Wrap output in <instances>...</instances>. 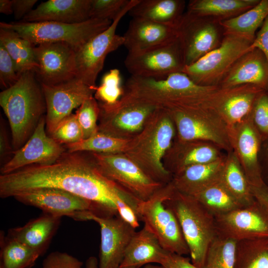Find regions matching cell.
Segmentation results:
<instances>
[{"mask_svg": "<svg viewBox=\"0 0 268 268\" xmlns=\"http://www.w3.org/2000/svg\"><path fill=\"white\" fill-rule=\"evenodd\" d=\"M82 153L66 150L52 164L33 165L0 175V197H14L40 188L58 189L90 201L103 215H118L114 201L126 193L102 174L91 155Z\"/></svg>", "mask_w": 268, "mask_h": 268, "instance_id": "obj_1", "label": "cell"}, {"mask_svg": "<svg viewBox=\"0 0 268 268\" xmlns=\"http://www.w3.org/2000/svg\"><path fill=\"white\" fill-rule=\"evenodd\" d=\"M220 87L197 84L182 72L161 79L131 76L121 99L170 113L200 108L206 97Z\"/></svg>", "mask_w": 268, "mask_h": 268, "instance_id": "obj_2", "label": "cell"}, {"mask_svg": "<svg viewBox=\"0 0 268 268\" xmlns=\"http://www.w3.org/2000/svg\"><path fill=\"white\" fill-rule=\"evenodd\" d=\"M175 131L169 113L155 109L148 116L141 131L130 138L122 154L151 179L166 185L172 181L173 175L165 167L163 158L173 141Z\"/></svg>", "mask_w": 268, "mask_h": 268, "instance_id": "obj_3", "label": "cell"}, {"mask_svg": "<svg viewBox=\"0 0 268 268\" xmlns=\"http://www.w3.org/2000/svg\"><path fill=\"white\" fill-rule=\"evenodd\" d=\"M37 80L35 72H25L15 84L0 93V105L9 122L14 151L25 143L46 112Z\"/></svg>", "mask_w": 268, "mask_h": 268, "instance_id": "obj_4", "label": "cell"}, {"mask_svg": "<svg viewBox=\"0 0 268 268\" xmlns=\"http://www.w3.org/2000/svg\"><path fill=\"white\" fill-rule=\"evenodd\" d=\"M164 203L179 223L191 262L202 268L208 249L218 236L214 215L194 198L176 189Z\"/></svg>", "mask_w": 268, "mask_h": 268, "instance_id": "obj_5", "label": "cell"}, {"mask_svg": "<svg viewBox=\"0 0 268 268\" xmlns=\"http://www.w3.org/2000/svg\"><path fill=\"white\" fill-rule=\"evenodd\" d=\"M112 22L100 19H89L73 24L53 21L0 22V28L14 31L35 46L45 43L64 42L76 51L92 38L108 28Z\"/></svg>", "mask_w": 268, "mask_h": 268, "instance_id": "obj_6", "label": "cell"}, {"mask_svg": "<svg viewBox=\"0 0 268 268\" xmlns=\"http://www.w3.org/2000/svg\"><path fill=\"white\" fill-rule=\"evenodd\" d=\"M175 191L171 181L148 200L139 202L136 213L139 221L154 234L164 250L184 256L189 254V250L179 223L173 211L164 203Z\"/></svg>", "mask_w": 268, "mask_h": 268, "instance_id": "obj_7", "label": "cell"}, {"mask_svg": "<svg viewBox=\"0 0 268 268\" xmlns=\"http://www.w3.org/2000/svg\"><path fill=\"white\" fill-rule=\"evenodd\" d=\"M254 39L229 33L221 45L195 62L184 67L182 72L197 84L214 86L221 80L234 64L252 51Z\"/></svg>", "mask_w": 268, "mask_h": 268, "instance_id": "obj_8", "label": "cell"}, {"mask_svg": "<svg viewBox=\"0 0 268 268\" xmlns=\"http://www.w3.org/2000/svg\"><path fill=\"white\" fill-rule=\"evenodd\" d=\"M139 0H130L106 30L95 36L76 51V77L95 87L97 77L102 70L107 55L124 45L123 36L116 29L123 17Z\"/></svg>", "mask_w": 268, "mask_h": 268, "instance_id": "obj_9", "label": "cell"}, {"mask_svg": "<svg viewBox=\"0 0 268 268\" xmlns=\"http://www.w3.org/2000/svg\"><path fill=\"white\" fill-rule=\"evenodd\" d=\"M89 153L104 176L138 201L148 200L165 185L151 179L123 154Z\"/></svg>", "mask_w": 268, "mask_h": 268, "instance_id": "obj_10", "label": "cell"}, {"mask_svg": "<svg viewBox=\"0 0 268 268\" xmlns=\"http://www.w3.org/2000/svg\"><path fill=\"white\" fill-rule=\"evenodd\" d=\"M180 140H201L211 142L227 152L233 151L229 128L222 118L209 108H199L169 113Z\"/></svg>", "mask_w": 268, "mask_h": 268, "instance_id": "obj_11", "label": "cell"}, {"mask_svg": "<svg viewBox=\"0 0 268 268\" xmlns=\"http://www.w3.org/2000/svg\"><path fill=\"white\" fill-rule=\"evenodd\" d=\"M124 64L131 76L153 79L182 72L185 66L177 37L147 49L128 53Z\"/></svg>", "mask_w": 268, "mask_h": 268, "instance_id": "obj_12", "label": "cell"}, {"mask_svg": "<svg viewBox=\"0 0 268 268\" xmlns=\"http://www.w3.org/2000/svg\"><path fill=\"white\" fill-rule=\"evenodd\" d=\"M17 201L41 209L43 213L61 217L66 216L84 221L89 212L101 215L90 201L68 192L55 188H40L19 194L13 197Z\"/></svg>", "mask_w": 268, "mask_h": 268, "instance_id": "obj_13", "label": "cell"}, {"mask_svg": "<svg viewBox=\"0 0 268 268\" xmlns=\"http://www.w3.org/2000/svg\"><path fill=\"white\" fill-rule=\"evenodd\" d=\"M98 132L124 138H132L142 129L155 109L120 99L113 104L99 103Z\"/></svg>", "mask_w": 268, "mask_h": 268, "instance_id": "obj_14", "label": "cell"}, {"mask_svg": "<svg viewBox=\"0 0 268 268\" xmlns=\"http://www.w3.org/2000/svg\"><path fill=\"white\" fill-rule=\"evenodd\" d=\"M40 84L46 102V128L49 135L74 109L93 96L96 88L77 77L54 85Z\"/></svg>", "mask_w": 268, "mask_h": 268, "instance_id": "obj_15", "label": "cell"}, {"mask_svg": "<svg viewBox=\"0 0 268 268\" xmlns=\"http://www.w3.org/2000/svg\"><path fill=\"white\" fill-rule=\"evenodd\" d=\"M45 118L40 120L32 134L0 168V175L9 174L33 165L54 163L66 151L46 132Z\"/></svg>", "mask_w": 268, "mask_h": 268, "instance_id": "obj_16", "label": "cell"}, {"mask_svg": "<svg viewBox=\"0 0 268 268\" xmlns=\"http://www.w3.org/2000/svg\"><path fill=\"white\" fill-rule=\"evenodd\" d=\"M34 52L39 68L35 73L40 84L54 85L76 77V51L64 42L36 45Z\"/></svg>", "mask_w": 268, "mask_h": 268, "instance_id": "obj_17", "label": "cell"}, {"mask_svg": "<svg viewBox=\"0 0 268 268\" xmlns=\"http://www.w3.org/2000/svg\"><path fill=\"white\" fill-rule=\"evenodd\" d=\"M214 218L218 236L237 242L268 237V215L256 201Z\"/></svg>", "mask_w": 268, "mask_h": 268, "instance_id": "obj_18", "label": "cell"}, {"mask_svg": "<svg viewBox=\"0 0 268 268\" xmlns=\"http://www.w3.org/2000/svg\"><path fill=\"white\" fill-rule=\"evenodd\" d=\"M92 220L100 226L101 241L98 268H118L135 229L119 215L104 216L87 213L84 221Z\"/></svg>", "mask_w": 268, "mask_h": 268, "instance_id": "obj_19", "label": "cell"}, {"mask_svg": "<svg viewBox=\"0 0 268 268\" xmlns=\"http://www.w3.org/2000/svg\"><path fill=\"white\" fill-rule=\"evenodd\" d=\"M230 139L242 170L251 186L265 184L258 161L260 135L252 112L239 123L229 128Z\"/></svg>", "mask_w": 268, "mask_h": 268, "instance_id": "obj_20", "label": "cell"}, {"mask_svg": "<svg viewBox=\"0 0 268 268\" xmlns=\"http://www.w3.org/2000/svg\"><path fill=\"white\" fill-rule=\"evenodd\" d=\"M220 150L211 142L184 141L176 138L164 156L163 163L174 175L190 166L213 162L223 158Z\"/></svg>", "mask_w": 268, "mask_h": 268, "instance_id": "obj_21", "label": "cell"}, {"mask_svg": "<svg viewBox=\"0 0 268 268\" xmlns=\"http://www.w3.org/2000/svg\"><path fill=\"white\" fill-rule=\"evenodd\" d=\"M262 90L251 85L221 88L210 108L222 118L229 128L239 123L252 112L255 102Z\"/></svg>", "mask_w": 268, "mask_h": 268, "instance_id": "obj_22", "label": "cell"}, {"mask_svg": "<svg viewBox=\"0 0 268 268\" xmlns=\"http://www.w3.org/2000/svg\"><path fill=\"white\" fill-rule=\"evenodd\" d=\"M251 85L261 89L268 87V61L257 49L240 58L221 80L222 88Z\"/></svg>", "mask_w": 268, "mask_h": 268, "instance_id": "obj_23", "label": "cell"}, {"mask_svg": "<svg viewBox=\"0 0 268 268\" xmlns=\"http://www.w3.org/2000/svg\"><path fill=\"white\" fill-rule=\"evenodd\" d=\"M91 0H49L42 2L21 22L78 23L90 19Z\"/></svg>", "mask_w": 268, "mask_h": 268, "instance_id": "obj_24", "label": "cell"}, {"mask_svg": "<svg viewBox=\"0 0 268 268\" xmlns=\"http://www.w3.org/2000/svg\"><path fill=\"white\" fill-rule=\"evenodd\" d=\"M128 53L147 49L177 37L175 27L150 20L133 18L123 36Z\"/></svg>", "mask_w": 268, "mask_h": 268, "instance_id": "obj_25", "label": "cell"}, {"mask_svg": "<svg viewBox=\"0 0 268 268\" xmlns=\"http://www.w3.org/2000/svg\"><path fill=\"white\" fill-rule=\"evenodd\" d=\"M61 217L43 213L25 225L8 230L7 236L28 247L41 256L47 251Z\"/></svg>", "mask_w": 268, "mask_h": 268, "instance_id": "obj_26", "label": "cell"}, {"mask_svg": "<svg viewBox=\"0 0 268 268\" xmlns=\"http://www.w3.org/2000/svg\"><path fill=\"white\" fill-rule=\"evenodd\" d=\"M225 158V156L213 162L192 165L173 175L172 183L175 189L192 196L220 181Z\"/></svg>", "mask_w": 268, "mask_h": 268, "instance_id": "obj_27", "label": "cell"}, {"mask_svg": "<svg viewBox=\"0 0 268 268\" xmlns=\"http://www.w3.org/2000/svg\"><path fill=\"white\" fill-rule=\"evenodd\" d=\"M166 252L154 234L144 225L131 238L120 266L140 268L148 264L160 265Z\"/></svg>", "mask_w": 268, "mask_h": 268, "instance_id": "obj_28", "label": "cell"}, {"mask_svg": "<svg viewBox=\"0 0 268 268\" xmlns=\"http://www.w3.org/2000/svg\"><path fill=\"white\" fill-rule=\"evenodd\" d=\"M0 43L5 48L21 75L26 71L36 72L39 68L35 45L11 29L0 28Z\"/></svg>", "mask_w": 268, "mask_h": 268, "instance_id": "obj_29", "label": "cell"}, {"mask_svg": "<svg viewBox=\"0 0 268 268\" xmlns=\"http://www.w3.org/2000/svg\"><path fill=\"white\" fill-rule=\"evenodd\" d=\"M182 6V2L176 0H139L128 14L133 18L175 27L180 20Z\"/></svg>", "mask_w": 268, "mask_h": 268, "instance_id": "obj_30", "label": "cell"}, {"mask_svg": "<svg viewBox=\"0 0 268 268\" xmlns=\"http://www.w3.org/2000/svg\"><path fill=\"white\" fill-rule=\"evenodd\" d=\"M220 182L242 206L255 202L251 186L233 151L228 152L225 156Z\"/></svg>", "mask_w": 268, "mask_h": 268, "instance_id": "obj_31", "label": "cell"}, {"mask_svg": "<svg viewBox=\"0 0 268 268\" xmlns=\"http://www.w3.org/2000/svg\"><path fill=\"white\" fill-rule=\"evenodd\" d=\"M0 268H30L40 255L22 243L0 233Z\"/></svg>", "mask_w": 268, "mask_h": 268, "instance_id": "obj_32", "label": "cell"}, {"mask_svg": "<svg viewBox=\"0 0 268 268\" xmlns=\"http://www.w3.org/2000/svg\"><path fill=\"white\" fill-rule=\"evenodd\" d=\"M235 268H268V237L237 242Z\"/></svg>", "mask_w": 268, "mask_h": 268, "instance_id": "obj_33", "label": "cell"}, {"mask_svg": "<svg viewBox=\"0 0 268 268\" xmlns=\"http://www.w3.org/2000/svg\"><path fill=\"white\" fill-rule=\"evenodd\" d=\"M214 216L243 207L220 181L192 196Z\"/></svg>", "mask_w": 268, "mask_h": 268, "instance_id": "obj_34", "label": "cell"}, {"mask_svg": "<svg viewBox=\"0 0 268 268\" xmlns=\"http://www.w3.org/2000/svg\"><path fill=\"white\" fill-rule=\"evenodd\" d=\"M268 16V0H262L246 12L223 21L222 25L229 33L254 39L256 31Z\"/></svg>", "mask_w": 268, "mask_h": 268, "instance_id": "obj_35", "label": "cell"}, {"mask_svg": "<svg viewBox=\"0 0 268 268\" xmlns=\"http://www.w3.org/2000/svg\"><path fill=\"white\" fill-rule=\"evenodd\" d=\"M129 139L114 137L98 132L88 138L64 146L67 151L72 152L122 154L127 148Z\"/></svg>", "mask_w": 268, "mask_h": 268, "instance_id": "obj_36", "label": "cell"}, {"mask_svg": "<svg viewBox=\"0 0 268 268\" xmlns=\"http://www.w3.org/2000/svg\"><path fill=\"white\" fill-rule=\"evenodd\" d=\"M259 1L256 0H200L191 2L189 12L197 16L225 15L252 8Z\"/></svg>", "mask_w": 268, "mask_h": 268, "instance_id": "obj_37", "label": "cell"}, {"mask_svg": "<svg viewBox=\"0 0 268 268\" xmlns=\"http://www.w3.org/2000/svg\"><path fill=\"white\" fill-rule=\"evenodd\" d=\"M237 242L218 236L209 246L202 268H235Z\"/></svg>", "mask_w": 268, "mask_h": 268, "instance_id": "obj_38", "label": "cell"}, {"mask_svg": "<svg viewBox=\"0 0 268 268\" xmlns=\"http://www.w3.org/2000/svg\"><path fill=\"white\" fill-rule=\"evenodd\" d=\"M121 81L119 70L117 68L111 69L103 76L101 84L96 87L94 97L100 103L115 104L124 93Z\"/></svg>", "mask_w": 268, "mask_h": 268, "instance_id": "obj_39", "label": "cell"}, {"mask_svg": "<svg viewBox=\"0 0 268 268\" xmlns=\"http://www.w3.org/2000/svg\"><path fill=\"white\" fill-rule=\"evenodd\" d=\"M99 113V103L94 96L86 99L78 108L75 115L82 131L83 139L98 132Z\"/></svg>", "mask_w": 268, "mask_h": 268, "instance_id": "obj_40", "label": "cell"}, {"mask_svg": "<svg viewBox=\"0 0 268 268\" xmlns=\"http://www.w3.org/2000/svg\"><path fill=\"white\" fill-rule=\"evenodd\" d=\"M49 135L64 145L83 139L82 131L75 114H71L62 120Z\"/></svg>", "mask_w": 268, "mask_h": 268, "instance_id": "obj_41", "label": "cell"}, {"mask_svg": "<svg viewBox=\"0 0 268 268\" xmlns=\"http://www.w3.org/2000/svg\"><path fill=\"white\" fill-rule=\"evenodd\" d=\"M130 0H91L90 19L113 21Z\"/></svg>", "mask_w": 268, "mask_h": 268, "instance_id": "obj_42", "label": "cell"}, {"mask_svg": "<svg viewBox=\"0 0 268 268\" xmlns=\"http://www.w3.org/2000/svg\"><path fill=\"white\" fill-rule=\"evenodd\" d=\"M20 76L12 59L3 46L0 43V85L2 90L15 84Z\"/></svg>", "mask_w": 268, "mask_h": 268, "instance_id": "obj_43", "label": "cell"}, {"mask_svg": "<svg viewBox=\"0 0 268 268\" xmlns=\"http://www.w3.org/2000/svg\"><path fill=\"white\" fill-rule=\"evenodd\" d=\"M83 266L82 262L73 256L56 251L46 257L41 268H85Z\"/></svg>", "mask_w": 268, "mask_h": 268, "instance_id": "obj_44", "label": "cell"}, {"mask_svg": "<svg viewBox=\"0 0 268 268\" xmlns=\"http://www.w3.org/2000/svg\"><path fill=\"white\" fill-rule=\"evenodd\" d=\"M252 119L259 132L268 135V96L265 94L259 96L255 101Z\"/></svg>", "mask_w": 268, "mask_h": 268, "instance_id": "obj_45", "label": "cell"}, {"mask_svg": "<svg viewBox=\"0 0 268 268\" xmlns=\"http://www.w3.org/2000/svg\"><path fill=\"white\" fill-rule=\"evenodd\" d=\"M160 265L164 268H199L191 261V259L167 251Z\"/></svg>", "mask_w": 268, "mask_h": 268, "instance_id": "obj_46", "label": "cell"}, {"mask_svg": "<svg viewBox=\"0 0 268 268\" xmlns=\"http://www.w3.org/2000/svg\"><path fill=\"white\" fill-rule=\"evenodd\" d=\"M255 49L260 50L268 61V16L251 46L252 50Z\"/></svg>", "mask_w": 268, "mask_h": 268, "instance_id": "obj_47", "label": "cell"}, {"mask_svg": "<svg viewBox=\"0 0 268 268\" xmlns=\"http://www.w3.org/2000/svg\"><path fill=\"white\" fill-rule=\"evenodd\" d=\"M37 0H12L13 15L16 20L21 21L33 9Z\"/></svg>", "mask_w": 268, "mask_h": 268, "instance_id": "obj_48", "label": "cell"}, {"mask_svg": "<svg viewBox=\"0 0 268 268\" xmlns=\"http://www.w3.org/2000/svg\"><path fill=\"white\" fill-rule=\"evenodd\" d=\"M251 190L255 200L268 215V186L265 183L258 187L251 186Z\"/></svg>", "mask_w": 268, "mask_h": 268, "instance_id": "obj_49", "label": "cell"}, {"mask_svg": "<svg viewBox=\"0 0 268 268\" xmlns=\"http://www.w3.org/2000/svg\"><path fill=\"white\" fill-rule=\"evenodd\" d=\"M0 126V161L4 159L14 150L9 144L5 127L1 118Z\"/></svg>", "mask_w": 268, "mask_h": 268, "instance_id": "obj_50", "label": "cell"}, {"mask_svg": "<svg viewBox=\"0 0 268 268\" xmlns=\"http://www.w3.org/2000/svg\"><path fill=\"white\" fill-rule=\"evenodd\" d=\"M0 12L7 15L13 14L12 0H0Z\"/></svg>", "mask_w": 268, "mask_h": 268, "instance_id": "obj_51", "label": "cell"}, {"mask_svg": "<svg viewBox=\"0 0 268 268\" xmlns=\"http://www.w3.org/2000/svg\"><path fill=\"white\" fill-rule=\"evenodd\" d=\"M85 268H98V261L94 256L89 257L85 263Z\"/></svg>", "mask_w": 268, "mask_h": 268, "instance_id": "obj_52", "label": "cell"}, {"mask_svg": "<svg viewBox=\"0 0 268 268\" xmlns=\"http://www.w3.org/2000/svg\"><path fill=\"white\" fill-rule=\"evenodd\" d=\"M143 268H164L161 265L158 264H148L143 266Z\"/></svg>", "mask_w": 268, "mask_h": 268, "instance_id": "obj_53", "label": "cell"}, {"mask_svg": "<svg viewBox=\"0 0 268 268\" xmlns=\"http://www.w3.org/2000/svg\"><path fill=\"white\" fill-rule=\"evenodd\" d=\"M118 268H140L138 267L130 266V267H121L120 266Z\"/></svg>", "mask_w": 268, "mask_h": 268, "instance_id": "obj_54", "label": "cell"}, {"mask_svg": "<svg viewBox=\"0 0 268 268\" xmlns=\"http://www.w3.org/2000/svg\"></svg>", "mask_w": 268, "mask_h": 268, "instance_id": "obj_55", "label": "cell"}]
</instances>
